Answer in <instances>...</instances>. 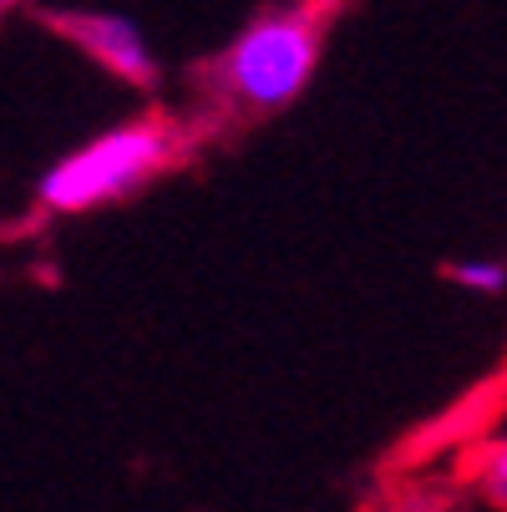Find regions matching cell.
<instances>
[{
    "mask_svg": "<svg viewBox=\"0 0 507 512\" xmlns=\"http://www.w3.org/2000/svg\"><path fill=\"white\" fill-rule=\"evenodd\" d=\"M452 279L467 284V289H487V295H502V284H507L502 264H492V259H487V264H457Z\"/></svg>",
    "mask_w": 507,
    "mask_h": 512,
    "instance_id": "277c9868",
    "label": "cell"
},
{
    "mask_svg": "<svg viewBox=\"0 0 507 512\" xmlns=\"http://www.w3.org/2000/svg\"><path fill=\"white\" fill-rule=\"evenodd\" d=\"M0 6H6V0H0Z\"/></svg>",
    "mask_w": 507,
    "mask_h": 512,
    "instance_id": "5b68a950",
    "label": "cell"
},
{
    "mask_svg": "<svg viewBox=\"0 0 507 512\" xmlns=\"http://www.w3.org/2000/svg\"><path fill=\"white\" fill-rule=\"evenodd\" d=\"M51 31H61L71 46H82L97 66H107L112 77L132 82V87H153L158 61L148 56V41H142L122 16H87V11H51L46 16Z\"/></svg>",
    "mask_w": 507,
    "mask_h": 512,
    "instance_id": "3957f363",
    "label": "cell"
},
{
    "mask_svg": "<svg viewBox=\"0 0 507 512\" xmlns=\"http://www.w3.org/2000/svg\"><path fill=\"white\" fill-rule=\"evenodd\" d=\"M340 0H295V6L264 11L224 56H219V87L234 107L274 112L295 102L315 77V61L330 31Z\"/></svg>",
    "mask_w": 507,
    "mask_h": 512,
    "instance_id": "6da1fadb",
    "label": "cell"
},
{
    "mask_svg": "<svg viewBox=\"0 0 507 512\" xmlns=\"http://www.w3.org/2000/svg\"><path fill=\"white\" fill-rule=\"evenodd\" d=\"M178 148H183V137L158 117L117 127V132L97 137L92 148L56 163L41 183V203L56 213H82V208L112 203V198L132 193L137 183H148L153 173H163L178 158Z\"/></svg>",
    "mask_w": 507,
    "mask_h": 512,
    "instance_id": "7a4b0ae2",
    "label": "cell"
}]
</instances>
